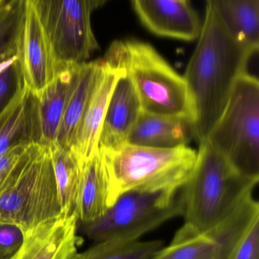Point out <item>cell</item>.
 I'll list each match as a JSON object with an SVG mask.
<instances>
[{
    "label": "cell",
    "instance_id": "1",
    "mask_svg": "<svg viewBox=\"0 0 259 259\" xmlns=\"http://www.w3.org/2000/svg\"><path fill=\"white\" fill-rule=\"evenodd\" d=\"M198 38L183 78L191 103L194 138L199 144L221 116L237 79L247 73L249 61L258 50L236 37L208 6Z\"/></svg>",
    "mask_w": 259,
    "mask_h": 259
},
{
    "label": "cell",
    "instance_id": "2",
    "mask_svg": "<svg viewBox=\"0 0 259 259\" xmlns=\"http://www.w3.org/2000/svg\"><path fill=\"white\" fill-rule=\"evenodd\" d=\"M258 178L237 171L207 141L199 143L196 163L182 187L184 224L208 234L248 198Z\"/></svg>",
    "mask_w": 259,
    "mask_h": 259
},
{
    "label": "cell",
    "instance_id": "3",
    "mask_svg": "<svg viewBox=\"0 0 259 259\" xmlns=\"http://www.w3.org/2000/svg\"><path fill=\"white\" fill-rule=\"evenodd\" d=\"M103 59L127 73L138 93L142 111L193 121L183 77L150 44L135 39L114 41Z\"/></svg>",
    "mask_w": 259,
    "mask_h": 259
},
{
    "label": "cell",
    "instance_id": "4",
    "mask_svg": "<svg viewBox=\"0 0 259 259\" xmlns=\"http://www.w3.org/2000/svg\"><path fill=\"white\" fill-rule=\"evenodd\" d=\"M102 151L109 181V207L120 195L133 189L181 188L197 157V152L187 146L157 149L126 143Z\"/></svg>",
    "mask_w": 259,
    "mask_h": 259
},
{
    "label": "cell",
    "instance_id": "5",
    "mask_svg": "<svg viewBox=\"0 0 259 259\" xmlns=\"http://www.w3.org/2000/svg\"><path fill=\"white\" fill-rule=\"evenodd\" d=\"M182 187L129 190L120 195L100 219L82 225V231L96 242L138 240L165 222L182 215Z\"/></svg>",
    "mask_w": 259,
    "mask_h": 259
},
{
    "label": "cell",
    "instance_id": "6",
    "mask_svg": "<svg viewBox=\"0 0 259 259\" xmlns=\"http://www.w3.org/2000/svg\"><path fill=\"white\" fill-rule=\"evenodd\" d=\"M205 141L237 171L259 179V83L239 77L226 107Z\"/></svg>",
    "mask_w": 259,
    "mask_h": 259
},
{
    "label": "cell",
    "instance_id": "7",
    "mask_svg": "<svg viewBox=\"0 0 259 259\" xmlns=\"http://www.w3.org/2000/svg\"><path fill=\"white\" fill-rule=\"evenodd\" d=\"M62 214L49 146L34 144L19 175L0 196V224L24 232Z\"/></svg>",
    "mask_w": 259,
    "mask_h": 259
},
{
    "label": "cell",
    "instance_id": "8",
    "mask_svg": "<svg viewBox=\"0 0 259 259\" xmlns=\"http://www.w3.org/2000/svg\"><path fill=\"white\" fill-rule=\"evenodd\" d=\"M33 1L59 63H83L98 49L88 0Z\"/></svg>",
    "mask_w": 259,
    "mask_h": 259
},
{
    "label": "cell",
    "instance_id": "9",
    "mask_svg": "<svg viewBox=\"0 0 259 259\" xmlns=\"http://www.w3.org/2000/svg\"><path fill=\"white\" fill-rule=\"evenodd\" d=\"M15 56L24 84L33 93L51 83L64 66L58 61L33 0L24 1Z\"/></svg>",
    "mask_w": 259,
    "mask_h": 259
},
{
    "label": "cell",
    "instance_id": "10",
    "mask_svg": "<svg viewBox=\"0 0 259 259\" xmlns=\"http://www.w3.org/2000/svg\"><path fill=\"white\" fill-rule=\"evenodd\" d=\"M76 65H64L51 83L32 92V143L50 146L56 143Z\"/></svg>",
    "mask_w": 259,
    "mask_h": 259
},
{
    "label": "cell",
    "instance_id": "11",
    "mask_svg": "<svg viewBox=\"0 0 259 259\" xmlns=\"http://www.w3.org/2000/svg\"><path fill=\"white\" fill-rule=\"evenodd\" d=\"M121 69L100 60L92 91L71 150L82 163L98 149L99 139L108 105Z\"/></svg>",
    "mask_w": 259,
    "mask_h": 259
},
{
    "label": "cell",
    "instance_id": "12",
    "mask_svg": "<svg viewBox=\"0 0 259 259\" xmlns=\"http://www.w3.org/2000/svg\"><path fill=\"white\" fill-rule=\"evenodd\" d=\"M140 21L151 32L165 37L197 39L202 23L190 0H132Z\"/></svg>",
    "mask_w": 259,
    "mask_h": 259
},
{
    "label": "cell",
    "instance_id": "13",
    "mask_svg": "<svg viewBox=\"0 0 259 259\" xmlns=\"http://www.w3.org/2000/svg\"><path fill=\"white\" fill-rule=\"evenodd\" d=\"M78 222L74 213L25 231L22 246L12 259H71L83 242L77 235Z\"/></svg>",
    "mask_w": 259,
    "mask_h": 259
},
{
    "label": "cell",
    "instance_id": "14",
    "mask_svg": "<svg viewBox=\"0 0 259 259\" xmlns=\"http://www.w3.org/2000/svg\"><path fill=\"white\" fill-rule=\"evenodd\" d=\"M120 68L121 73L114 87L99 139L98 148L102 149H115L126 143L142 111L132 80L124 69Z\"/></svg>",
    "mask_w": 259,
    "mask_h": 259
},
{
    "label": "cell",
    "instance_id": "15",
    "mask_svg": "<svg viewBox=\"0 0 259 259\" xmlns=\"http://www.w3.org/2000/svg\"><path fill=\"white\" fill-rule=\"evenodd\" d=\"M193 138L192 120L141 111L126 143L157 149H173L187 146Z\"/></svg>",
    "mask_w": 259,
    "mask_h": 259
},
{
    "label": "cell",
    "instance_id": "16",
    "mask_svg": "<svg viewBox=\"0 0 259 259\" xmlns=\"http://www.w3.org/2000/svg\"><path fill=\"white\" fill-rule=\"evenodd\" d=\"M109 206V181L100 148L83 163L76 213L82 225L100 219Z\"/></svg>",
    "mask_w": 259,
    "mask_h": 259
},
{
    "label": "cell",
    "instance_id": "17",
    "mask_svg": "<svg viewBox=\"0 0 259 259\" xmlns=\"http://www.w3.org/2000/svg\"><path fill=\"white\" fill-rule=\"evenodd\" d=\"M100 60L77 64L74 79L55 144L71 149L86 109Z\"/></svg>",
    "mask_w": 259,
    "mask_h": 259
},
{
    "label": "cell",
    "instance_id": "18",
    "mask_svg": "<svg viewBox=\"0 0 259 259\" xmlns=\"http://www.w3.org/2000/svg\"><path fill=\"white\" fill-rule=\"evenodd\" d=\"M31 97L23 83L0 112V155L14 146L32 143Z\"/></svg>",
    "mask_w": 259,
    "mask_h": 259
},
{
    "label": "cell",
    "instance_id": "19",
    "mask_svg": "<svg viewBox=\"0 0 259 259\" xmlns=\"http://www.w3.org/2000/svg\"><path fill=\"white\" fill-rule=\"evenodd\" d=\"M230 31L254 49L259 47V0H206Z\"/></svg>",
    "mask_w": 259,
    "mask_h": 259
},
{
    "label": "cell",
    "instance_id": "20",
    "mask_svg": "<svg viewBox=\"0 0 259 259\" xmlns=\"http://www.w3.org/2000/svg\"><path fill=\"white\" fill-rule=\"evenodd\" d=\"M62 215L76 213L83 163L71 149L58 145L49 146Z\"/></svg>",
    "mask_w": 259,
    "mask_h": 259
},
{
    "label": "cell",
    "instance_id": "21",
    "mask_svg": "<svg viewBox=\"0 0 259 259\" xmlns=\"http://www.w3.org/2000/svg\"><path fill=\"white\" fill-rule=\"evenodd\" d=\"M216 240L183 224L175 233L171 243L161 248L149 259H218Z\"/></svg>",
    "mask_w": 259,
    "mask_h": 259
},
{
    "label": "cell",
    "instance_id": "22",
    "mask_svg": "<svg viewBox=\"0 0 259 259\" xmlns=\"http://www.w3.org/2000/svg\"><path fill=\"white\" fill-rule=\"evenodd\" d=\"M164 247L161 240H104L71 259H149Z\"/></svg>",
    "mask_w": 259,
    "mask_h": 259
},
{
    "label": "cell",
    "instance_id": "23",
    "mask_svg": "<svg viewBox=\"0 0 259 259\" xmlns=\"http://www.w3.org/2000/svg\"><path fill=\"white\" fill-rule=\"evenodd\" d=\"M24 3L6 0L0 8V62H6L15 56Z\"/></svg>",
    "mask_w": 259,
    "mask_h": 259
},
{
    "label": "cell",
    "instance_id": "24",
    "mask_svg": "<svg viewBox=\"0 0 259 259\" xmlns=\"http://www.w3.org/2000/svg\"><path fill=\"white\" fill-rule=\"evenodd\" d=\"M34 143L18 145L0 155V196L25 165Z\"/></svg>",
    "mask_w": 259,
    "mask_h": 259
},
{
    "label": "cell",
    "instance_id": "25",
    "mask_svg": "<svg viewBox=\"0 0 259 259\" xmlns=\"http://www.w3.org/2000/svg\"><path fill=\"white\" fill-rule=\"evenodd\" d=\"M15 59V56L0 72V112L9 104L18 88L24 83Z\"/></svg>",
    "mask_w": 259,
    "mask_h": 259
},
{
    "label": "cell",
    "instance_id": "26",
    "mask_svg": "<svg viewBox=\"0 0 259 259\" xmlns=\"http://www.w3.org/2000/svg\"><path fill=\"white\" fill-rule=\"evenodd\" d=\"M229 259H259V220L254 222L242 236Z\"/></svg>",
    "mask_w": 259,
    "mask_h": 259
},
{
    "label": "cell",
    "instance_id": "27",
    "mask_svg": "<svg viewBox=\"0 0 259 259\" xmlns=\"http://www.w3.org/2000/svg\"><path fill=\"white\" fill-rule=\"evenodd\" d=\"M24 232L18 225L0 224V259H12L22 246Z\"/></svg>",
    "mask_w": 259,
    "mask_h": 259
},
{
    "label": "cell",
    "instance_id": "28",
    "mask_svg": "<svg viewBox=\"0 0 259 259\" xmlns=\"http://www.w3.org/2000/svg\"><path fill=\"white\" fill-rule=\"evenodd\" d=\"M88 1H89L91 9L94 11L106 4L109 0H88Z\"/></svg>",
    "mask_w": 259,
    "mask_h": 259
},
{
    "label": "cell",
    "instance_id": "29",
    "mask_svg": "<svg viewBox=\"0 0 259 259\" xmlns=\"http://www.w3.org/2000/svg\"><path fill=\"white\" fill-rule=\"evenodd\" d=\"M14 57H15V56H14ZM13 58L9 59V60L6 61V62H0V72H1L2 71H3V68H4L5 67H6V65H7L8 64H9V62H10V61L12 60V59H13Z\"/></svg>",
    "mask_w": 259,
    "mask_h": 259
},
{
    "label": "cell",
    "instance_id": "30",
    "mask_svg": "<svg viewBox=\"0 0 259 259\" xmlns=\"http://www.w3.org/2000/svg\"><path fill=\"white\" fill-rule=\"evenodd\" d=\"M5 1H6V0H0V8H1L2 5L5 3Z\"/></svg>",
    "mask_w": 259,
    "mask_h": 259
},
{
    "label": "cell",
    "instance_id": "31",
    "mask_svg": "<svg viewBox=\"0 0 259 259\" xmlns=\"http://www.w3.org/2000/svg\"><path fill=\"white\" fill-rule=\"evenodd\" d=\"M12 1L24 2V0H12Z\"/></svg>",
    "mask_w": 259,
    "mask_h": 259
}]
</instances>
